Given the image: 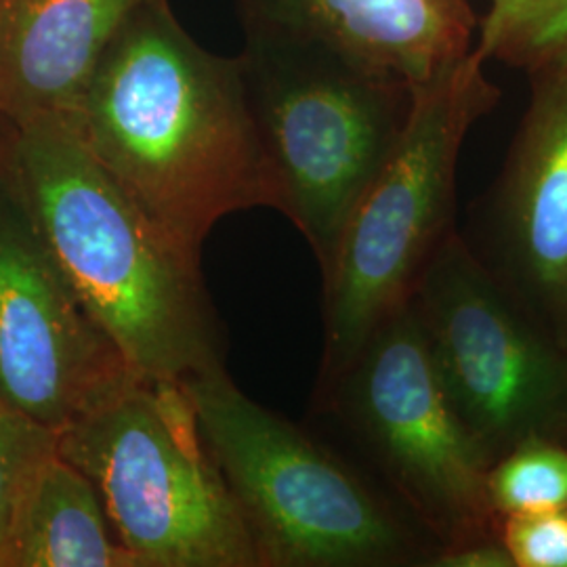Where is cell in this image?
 <instances>
[{
  "instance_id": "1",
  "label": "cell",
  "mask_w": 567,
  "mask_h": 567,
  "mask_svg": "<svg viewBox=\"0 0 567 567\" xmlns=\"http://www.w3.org/2000/svg\"><path fill=\"white\" fill-rule=\"evenodd\" d=\"M63 118L133 203L196 257L227 215L274 208L240 60L208 53L168 0H147L128 18Z\"/></svg>"
},
{
  "instance_id": "2",
  "label": "cell",
  "mask_w": 567,
  "mask_h": 567,
  "mask_svg": "<svg viewBox=\"0 0 567 567\" xmlns=\"http://www.w3.org/2000/svg\"><path fill=\"white\" fill-rule=\"evenodd\" d=\"M9 150L61 271L137 374L179 383L225 364L200 257L133 203L68 118L9 124Z\"/></svg>"
},
{
  "instance_id": "3",
  "label": "cell",
  "mask_w": 567,
  "mask_h": 567,
  "mask_svg": "<svg viewBox=\"0 0 567 567\" xmlns=\"http://www.w3.org/2000/svg\"><path fill=\"white\" fill-rule=\"evenodd\" d=\"M179 383L259 567H429L437 547L383 487L250 400L225 364Z\"/></svg>"
},
{
  "instance_id": "4",
  "label": "cell",
  "mask_w": 567,
  "mask_h": 567,
  "mask_svg": "<svg viewBox=\"0 0 567 567\" xmlns=\"http://www.w3.org/2000/svg\"><path fill=\"white\" fill-rule=\"evenodd\" d=\"M501 97L477 49L412 89L404 131L349 215L322 274L324 349L313 398L334 385L370 334L410 303L426 265L456 229L463 145Z\"/></svg>"
},
{
  "instance_id": "5",
  "label": "cell",
  "mask_w": 567,
  "mask_h": 567,
  "mask_svg": "<svg viewBox=\"0 0 567 567\" xmlns=\"http://www.w3.org/2000/svg\"><path fill=\"white\" fill-rule=\"evenodd\" d=\"M274 185V210L320 271L404 131L412 89L307 42L246 34L238 55Z\"/></svg>"
},
{
  "instance_id": "6",
  "label": "cell",
  "mask_w": 567,
  "mask_h": 567,
  "mask_svg": "<svg viewBox=\"0 0 567 567\" xmlns=\"http://www.w3.org/2000/svg\"><path fill=\"white\" fill-rule=\"evenodd\" d=\"M137 567H259L182 383L140 377L58 431Z\"/></svg>"
},
{
  "instance_id": "7",
  "label": "cell",
  "mask_w": 567,
  "mask_h": 567,
  "mask_svg": "<svg viewBox=\"0 0 567 567\" xmlns=\"http://www.w3.org/2000/svg\"><path fill=\"white\" fill-rule=\"evenodd\" d=\"M313 404L341 423L437 553L501 536L503 517L487 494L494 458L450 402L412 305L370 334Z\"/></svg>"
},
{
  "instance_id": "8",
  "label": "cell",
  "mask_w": 567,
  "mask_h": 567,
  "mask_svg": "<svg viewBox=\"0 0 567 567\" xmlns=\"http://www.w3.org/2000/svg\"><path fill=\"white\" fill-rule=\"evenodd\" d=\"M410 305L447 398L498 461L532 437H567V353L454 229Z\"/></svg>"
},
{
  "instance_id": "9",
  "label": "cell",
  "mask_w": 567,
  "mask_h": 567,
  "mask_svg": "<svg viewBox=\"0 0 567 567\" xmlns=\"http://www.w3.org/2000/svg\"><path fill=\"white\" fill-rule=\"evenodd\" d=\"M140 377L61 271L0 121V391L58 433Z\"/></svg>"
},
{
  "instance_id": "10",
  "label": "cell",
  "mask_w": 567,
  "mask_h": 567,
  "mask_svg": "<svg viewBox=\"0 0 567 567\" xmlns=\"http://www.w3.org/2000/svg\"><path fill=\"white\" fill-rule=\"evenodd\" d=\"M532 93L468 240L532 322L567 353V63L527 74Z\"/></svg>"
},
{
  "instance_id": "11",
  "label": "cell",
  "mask_w": 567,
  "mask_h": 567,
  "mask_svg": "<svg viewBox=\"0 0 567 567\" xmlns=\"http://www.w3.org/2000/svg\"><path fill=\"white\" fill-rule=\"evenodd\" d=\"M246 34L307 42L410 89L473 49L471 0H238Z\"/></svg>"
},
{
  "instance_id": "12",
  "label": "cell",
  "mask_w": 567,
  "mask_h": 567,
  "mask_svg": "<svg viewBox=\"0 0 567 567\" xmlns=\"http://www.w3.org/2000/svg\"><path fill=\"white\" fill-rule=\"evenodd\" d=\"M147 0H0V121L70 116Z\"/></svg>"
},
{
  "instance_id": "13",
  "label": "cell",
  "mask_w": 567,
  "mask_h": 567,
  "mask_svg": "<svg viewBox=\"0 0 567 567\" xmlns=\"http://www.w3.org/2000/svg\"><path fill=\"white\" fill-rule=\"evenodd\" d=\"M7 567H137L102 498L58 447L32 473L11 529Z\"/></svg>"
},
{
  "instance_id": "14",
  "label": "cell",
  "mask_w": 567,
  "mask_h": 567,
  "mask_svg": "<svg viewBox=\"0 0 567 567\" xmlns=\"http://www.w3.org/2000/svg\"><path fill=\"white\" fill-rule=\"evenodd\" d=\"M475 49L526 74L567 63V0H492Z\"/></svg>"
},
{
  "instance_id": "15",
  "label": "cell",
  "mask_w": 567,
  "mask_h": 567,
  "mask_svg": "<svg viewBox=\"0 0 567 567\" xmlns=\"http://www.w3.org/2000/svg\"><path fill=\"white\" fill-rule=\"evenodd\" d=\"M487 494L501 517L515 513L567 511V444L532 437L494 461Z\"/></svg>"
},
{
  "instance_id": "16",
  "label": "cell",
  "mask_w": 567,
  "mask_h": 567,
  "mask_svg": "<svg viewBox=\"0 0 567 567\" xmlns=\"http://www.w3.org/2000/svg\"><path fill=\"white\" fill-rule=\"evenodd\" d=\"M55 447L58 433L21 412L0 391V567H7L11 529L25 486Z\"/></svg>"
},
{
  "instance_id": "17",
  "label": "cell",
  "mask_w": 567,
  "mask_h": 567,
  "mask_svg": "<svg viewBox=\"0 0 567 567\" xmlns=\"http://www.w3.org/2000/svg\"><path fill=\"white\" fill-rule=\"evenodd\" d=\"M501 538L515 567H567V511L507 515Z\"/></svg>"
},
{
  "instance_id": "18",
  "label": "cell",
  "mask_w": 567,
  "mask_h": 567,
  "mask_svg": "<svg viewBox=\"0 0 567 567\" xmlns=\"http://www.w3.org/2000/svg\"><path fill=\"white\" fill-rule=\"evenodd\" d=\"M429 567H515L503 538H482L435 553Z\"/></svg>"
},
{
  "instance_id": "19",
  "label": "cell",
  "mask_w": 567,
  "mask_h": 567,
  "mask_svg": "<svg viewBox=\"0 0 567 567\" xmlns=\"http://www.w3.org/2000/svg\"><path fill=\"white\" fill-rule=\"evenodd\" d=\"M566 444H567V437H566Z\"/></svg>"
}]
</instances>
